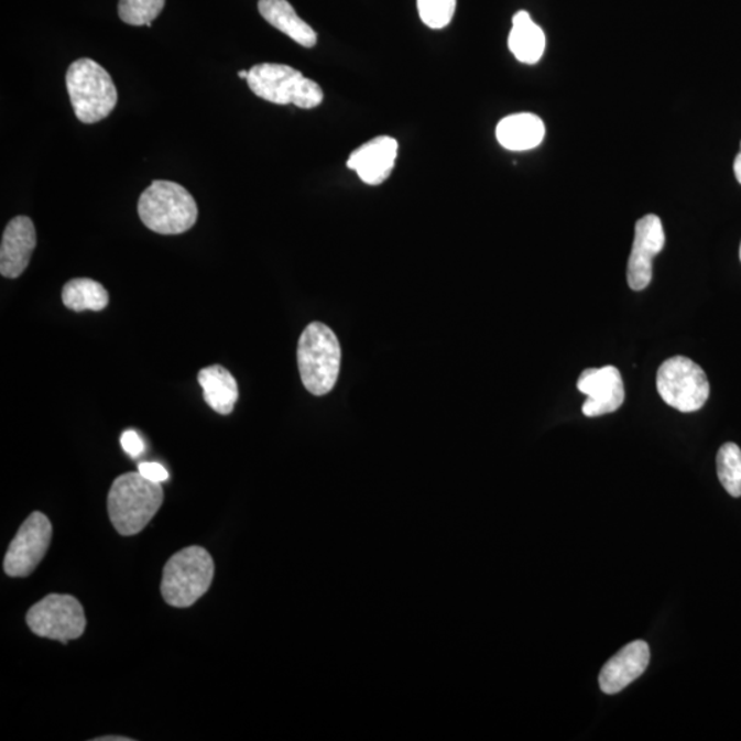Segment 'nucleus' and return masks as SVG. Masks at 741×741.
I'll return each instance as SVG.
<instances>
[{"mask_svg": "<svg viewBox=\"0 0 741 741\" xmlns=\"http://www.w3.org/2000/svg\"><path fill=\"white\" fill-rule=\"evenodd\" d=\"M248 85L255 97L266 102L294 105L299 109H315L325 98L316 81L287 65H255L249 70Z\"/></svg>", "mask_w": 741, "mask_h": 741, "instance_id": "obj_6", "label": "nucleus"}, {"mask_svg": "<svg viewBox=\"0 0 741 741\" xmlns=\"http://www.w3.org/2000/svg\"><path fill=\"white\" fill-rule=\"evenodd\" d=\"M36 242L35 225L30 217H14L6 226L0 244V274L9 279L21 276L30 265Z\"/></svg>", "mask_w": 741, "mask_h": 741, "instance_id": "obj_12", "label": "nucleus"}, {"mask_svg": "<svg viewBox=\"0 0 741 741\" xmlns=\"http://www.w3.org/2000/svg\"><path fill=\"white\" fill-rule=\"evenodd\" d=\"M121 447L132 459L139 458L144 453V443L137 432L127 431L121 436Z\"/></svg>", "mask_w": 741, "mask_h": 741, "instance_id": "obj_23", "label": "nucleus"}, {"mask_svg": "<svg viewBox=\"0 0 741 741\" xmlns=\"http://www.w3.org/2000/svg\"><path fill=\"white\" fill-rule=\"evenodd\" d=\"M733 170H734V176H737V179L741 185V150L740 153L738 154V157L734 159Z\"/></svg>", "mask_w": 741, "mask_h": 741, "instance_id": "obj_25", "label": "nucleus"}, {"mask_svg": "<svg viewBox=\"0 0 741 741\" xmlns=\"http://www.w3.org/2000/svg\"><path fill=\"white\" fill-rule=\"evenodd\" d=\"M66 88L77 119L85 124L105 120L119 99L109 72L90 58L77 59L69 66Z\"/></svg>", "mask_w": 741, "mask_h": 741, "instance_id": "obj_4", "label": "nucleus"}, {"mask_svg": "<svg viewBox=\"0 0 741 741\" xmlns=\"http://www.w3.org/2000/svg\"><path fill=\"white\" fill-rule=\"evenodd\" d=\"M650 657L649 644L643 640L628 644L601 668L600 689L607 695L621 693L643 676L650 665Z\"/></svg>", "mask_w": 741, "mask_h": 741, "instance_id": "obj_14", "label": "nucleus"}, {"mask_svg": "<svg viewBox=\"0 0 741 741\" xmlns=\"http://www.w3.org/2000/svg\"><path fill=\"white\" fill-rule=\"evenodd\" d=\"M53 526L42 512H33L22 523L4 556V571L9 577L31 576L41 565L52 544Z\"/></svg>", "mask_w": 741, "mask_h": 741, "instance_id": "obj_9", "label": "nucleus"}, {"mask_svg": "<svg viewBox=\"0 0 741 741\" xmlns=\"http://www.w3.org/2000/svg\"><path fill=\"white\" fill-rule=\"evenodd\" d=\"M131 739L128 738H117V737H105V738H99L95 739V741H130Z\"/></svg>", "mask_w": 741, "mask_h": 741, "instance_id": "obj_26", "label": "nucleus"}, {"mask_svg": "<svg viewBox=\"0 0 741 741\" xmlns=\"http://www.w3.org/2000/svg\"><path fill=\"white\" fill-rule=\"evenodd\" d=\"M163 501L161 483L150 481L139 471L122 473L110 488V521L121 536H135L157 514Z\"/></svg>", "mask_w": 741, "mask_h": 741, "instance_id": "obj_1", "label": "nucleus"}, {"mask_svg": "<svg viewBox=\"0 0 741 741\" xmlns=\"http://www.w3.org/2000/svg\"><path fill=\"white\" fill-rule=\"evenodd\" d=\"M138 471L150 481L163 483L168 481L170 472L163 465L154 464V461H143L138 466Z\"/></svg>", "mask_w": 741, "mask_h": 741, "instance_id": "obj_24", "label": "nucleus"}, {"mask_svg": "<svg viewBox=\"0 0 741 741\" xmlns=\"http://www.w3.org/2000/svg\"><path fill=\"white\" fill-rule=\"evenodd\" d=\"M666 237L660 217L647 215L636 222L631 258L628 263V283L642 292L652 281V261L665 247Z\"/></svg>", "mask_w": 741, "mask_h": 741, "instance_id": "obj_10", "label": "nucleus"}, {"mask_svg": "<svg viewBox=\"0 0 741 741\" xmlns=\"http://www.w3.org/2000/svg\"><path fill=\"white\" fill-rule=\"evenodd\" d=\"M545 46H547V39L542 28L532 20L527 11H517L512 19V30L509 36L511 53L520 63L534 65L542 59Z\"/></svg>", "mask_w": 741, "mask_h": 741, "instance_id": "obj_18", "label": "nucleus"}, {"mask_svg": "<svg viewBox=\"0 0 741 741\" xmlns=\"http://www.w3.org/2000/svg\"><path fill=\"white\" fill-rule=\"evenodd\" d=\"M26 623L39 638L58 640L63 644L81 638L87 625L80 601L70 595L55 593L31 607Z\"/></svg>", "mask_w": 741, "mask_h": 741, "instance_id": "obj_8", "label": "nucleus"}, {"mask_svg": "<svg viewBox=\"0 0 741 741\" xmlns=\"http://www.w3.org/2000/svg\"><path fill=\"white\" fill-rule=\"evenodd\" d=\"M577 388L588 397L582 405L584 415L588 417L611 414L625 401L621 372L612 366L585 370Z\"/></svg>", "mask_w": 741, "mask_h": 741, "instance_id": "obj_11", "label": "nucleus"}, {"mask_svg": "<svg viewBox=\"0 0 741 741\" xmlns=\"http://www.w3.org/2000/svg\"><path fill=\"white\" fill-rule=\"evenodd\" d=\"M297 359L306 390L314 395L330 393L341 366V345L331 328L323 323H310L301 334Z\"/></svg>", "mask_w": 741, "mask_h": 741, "instance_id": "obj_3", "label": "nucleus"}, {"mask_svg": "<svg viewBox=\"0 0 741 741\" xmlns=\"http://www.w3.org/2000/svg\"><path fill=\"white\" fill-rule=\"evenodd\" d=\"M421 20L432 30H443L453 21L456 0H417Z\"/></svg>", "mask_w": 741, "mask_h": 741, "instance_id": "obj_22", "label": "nucleus"}, {"mask_svg": "<svg viewBox=\"0 0 741 741\" xmlns=\"http://www.w3.org/2000/svg\"><path fill=\"white\" fill-rule=\"evenodd\" d=\"M657 393L667 405L684 414L704 408L710 395L706 372L695 361L676 356L667 359L656 373Z\"/></svg>", "mask_w": 741, "mask_h": 741, "instance_id": "obj_7", "label": "nucleus"}, {"mask_svg": "<svg viewBox=\"0 0 741 741\" xmlns=\"http://www.w3.org/2000/svg\"><path fill=\"white\" fill-rule=\"evenodd\" d=\"M164 6L165 0H120L119 15L128 25L152 26Z\"/></svg>", "mask_w": 741, "mask_h": 741, "instance_id": "obj_21", "label": "nucleus"}, {"mask_svg": "<svg viewBox=\"0 0 741 741\" xmlns=\"http://www.w3.org/2000/svg\"><path fill=\"white\" fill-rule=\"evenodd\" d=\"M238 76L241 77V79H247L249 77V72L248 70H239Z\"/></svg>", "mask_w": 741, "mask_h": 741, "instance_id": "obj_27", "label": "nucleus"}, {"mask_svg": "<svg viewBox=\"0 0 741 741\" xmlns=\"http://www.w3.org/2000/svg\"><path fill=\"white\" fill-rule=\"evenodd\" d=\"M740 260H741V244H740Z\"/></svg>", "mask_w": 741, "mask_h": 741, "instance_id": "obj_28", "label": "nucleus"}, {"mask_svg": "<svg viewBox=\"0 0 741 741\" xmlns=\"http://www.w3.org/2000/svg\"><path fill=\"white\" fill-rule=\"evenodd\" d=\"M214 577L215 562L208 551L188 547L166 563L161 593L172 607L187 609L208 592Z\"/></svg>", "mask_w": 741, "mask_h": 741, "instance_id": "obj_5", "label": "nucleus"}, {"mask_svg": "<svg viewBox=\"0 0 741 741\" xmlns=\"http://www.w3.org/2000/svg\"><path fill=\"white\" fill-rule=\"evenodd\" d=\"M499 143L511 152L536 149L545 138V126L538 116L516 113L506 116L495 128Z\"/></svg>", "mask_w": 741, "mask_h": 741, "instance_id": "obj_15", "label": "nucleus"}, {"mask_svg": "<svg viewBox=\"0 0 741 741\" xmlns=\"http://www.w3.org/2000/svg\"><path fill=\"white\" fill-rule=\"evenodd\" d=\"M63 301L66 308L75 312H99L108 306L109 294L99 282L88 277H77L65 284Z\"/></svg>", "mask_w": 741, "mask_h": 741, "instance_id": "obj_19", "label": "nucleus"}, {"mask_svg": "<svg viewBox=\"0 0 741 741\" xmlns=\"http://www.w3.org/2000/svg\"><path fill=\"white\" fill-rule=\"evenodd\" d=\"M260 14L277 31L284 33L305 48L316 46L317 35L314 28L306 24L287 0H260Z\"/></svg>", "mask_w": 741, "mask_h": 741, "instance_id": "obj_16", "label": "nucleus"}, {"mask_svg": "<svg viewBox=\"0 0 741 741\" xmlns=\"http://www.w3.org/2000/svg\"><path fill=\"white\" fill-rule=\"evenodd\" d=\"M717 473L723 489L732 498L741 495V449L737 444H723L717 455Z\"/></svg>", "mask_w": 741, "mask_h": 741, "instance_id": "obj_20", "label": "nucleus"}, {"mask_svg": "<svg viewBox=\"0 0 741 741\" xmlns=\"http://www.w3.org/2000/svg\"><path fill=\"white\" fill-rule=\"evenodd\" d=\"M204 399L211 410L220 415H230L239 399L237 379L219 364L206 367L198 373Z\"/></svg>", "mask_w": 741, "mask_h": 741, "instance_id": "obj_17", "label": "nucleus"}, {"mask_svg": "<svg viewBox=\"0 0 741 741\" xmlns=\"http://www.w3.org/2000/svg\"><path fill=\"white\" fill-rule=\"evenodd\" d=\"M138 214L149 230L161 236H177L197 222L198 206L185 187L175 182L155 181L139 198Z\"/></svg>", "mask_w": 741, "mask_h": 741, "instance_id": "obj_2", "label": "nucleus"}, {"mask_svg": "<svg viewBox=\"0 0 741 741\" xmlns=\"http://www.w3.org/2000/svg\"><path fill=\"white\" fill-rule=\"evenodd\" d=\"M397 153L399 143L395 139L377 137L356 149L347 165L366 185L379 186L392 175Z\"/></svg>", "mask_w": 741, "mask_h": 741, "instance_id": "obj_13", "label": "nucleus"}]
</instances>
